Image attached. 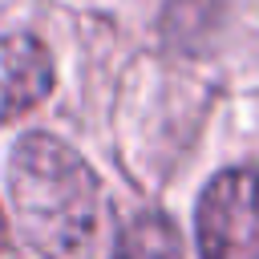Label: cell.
<instances>
[{
    "mask_svg": "<svg viewBox=\"0 0 259 259\" xmlns=\"http://www.w3.org/2000/svg\"><path fill=\"white\" fill-rule=\"evenodd\" d=\"M8 194L32 247L49 259H73L97 231L101 190L77 150L49 134H28L8 158Z\"/></svg>",
    "mask_w": 259,
    "mask_h": 259,
    "instance_id": "6da1fadb",
    "label": "cell"
},
{
    "mask_svg": "<svg viewBox=\"0 0 259 259\" xmlns=\"http://www.w3.org/2000/svg\"><path fill=\"white\" fill-rule=\"evenodd\" d=\"M202 259H259V174L227 170L198 198Z\"/></svg>",
    "mask_w": 259,
    "mask_h": 259,
    "instance_id": "7a4b0ae2",
    "label": "cell"
},
{
    "mask_svg": "<svg viewBox=\"0 0 259 259\" xmlns=\"http://www.w3.org/2000/svg\"><path fill=\"white\" fill-rule=\"evenodd\" d=\"M53 89V57L36 36H4L0 40V121L20 117L40 105Z\"/></svg>",
    "mask_w": 259,
    "mask_h": 259,
    "instance_id": "3957f363",
    "label": "cell"
},
{
    "mask_svg": "<svg viewBox=\"0 0 259 259\" xmlns=\"http://www.w3.org/2000/svg\"><path fill=\"white\" fill-rule=\"evenodd\" d=\"M113 259H186L182 235L166 214H138L117 243Z\"/></svg>",
    "mask_w": 259,
    "mask_h": 259,
    "instance_id": "277c9868",
    "label": "cell"
}]
</instances>
